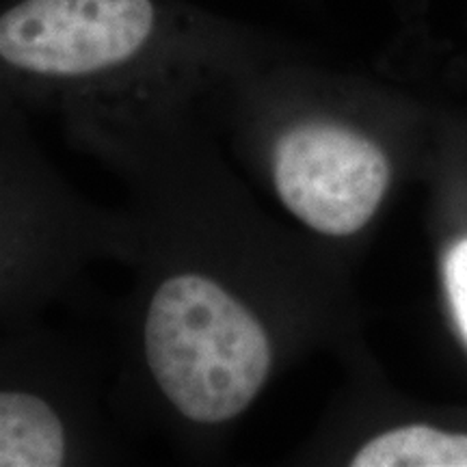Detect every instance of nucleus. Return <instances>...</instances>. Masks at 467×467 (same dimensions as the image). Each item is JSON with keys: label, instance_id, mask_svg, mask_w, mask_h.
<instances>
[{"label": "nucleus", "instance_id": "nucleus-1", "mask_svg": "<svg viewBox=\"0 0 467 467\" xmlns=\"http://www.w3.org/2000/svg\"><path fill=\"white\" fill-rule=\"evenodd\" d=\"M210 42L178 0H7L0 5V93L58 107L186 87Z\"/></svg>", "mask_w": 467, "mask_h": 467}, {"label": "nucleus", "instance_id": "nucleus-2", "mask_svg": "<svg viewBox=\"0 0 467 467\" xmlns=\"http://www.w3.org/2000/svg\"><path fill=\"white\" fill-rule=\"evenodd\" d=\"M132 251L126 210L80 195L44 154L26 107L0 93V331L33 325L93 265L128 268Z\"/></svg>", "mask_w": 467, "mask_h": 467}, {"label": "nucleus", "instance_id": "nucleus-3", "mask_svg": "<svg viewBox=\"0 0 467 467\" xmlns=\"http://www.w3.org/2000/svg\"><path fill=\"white\" fill-rule=\"evenodd\" d=\"M124 429L113 366L35 323L0 331V467L119 463Z\"/></svg>", "mask_w": 467, "mask_h": 467}, {"label": "nucleus", "instance_id": "nucleus-4", "mask_svg": "<svg viewBox=\"0 0 467 467\" xmlns=\"http://www.w3.org/2000/svg\"><path fill=\"white\" fill-rule=\"evenodd\" d=\"M265 167L282 206L327 236L359 232L375 217L392 178L375 141L317 119L277 128L265 148Z\"/></svg>", "mask_w": 467, "mask_h": 467}, {"label": "nucleus", "instance_id": "nucleus-5", "mask_svg": "<svg viewBox=\"0 0 467 467\" xmlns=\"http://www.w3.org/2000/svg\"><path fill=\"white\" fill-rule=\"evenodd\" d=\"M353 467H467V435L426 424L389 429L364 443Z\"/></svg>", "mask_w": 467, "mask_h": 467}, {"label": "nucleus", "instance_id": "nucleus-6", "mask_svg": "<svg viewBox=\"0 0 467 467\" xmlns=\"http://www.w3.org/2000/svg\"><path fill=\"white\" fill-rule=\"evenodd\" d=\"M443 275H446V290L448 299H451L452 317L467 342V238L459 241L448 251Z\"/></svg>", "mask_w": 467, "mask_h": 467}]
</instances>
